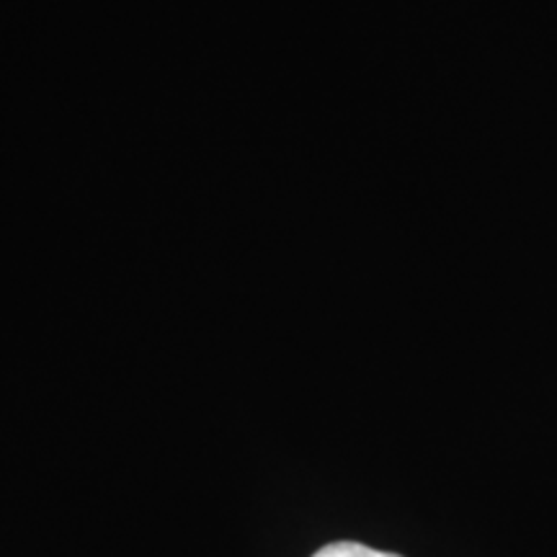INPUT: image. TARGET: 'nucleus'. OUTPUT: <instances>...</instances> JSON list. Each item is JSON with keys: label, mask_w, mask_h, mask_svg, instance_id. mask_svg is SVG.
<instances>
[{"label": "nucleus", "mask_w": 557, "mask_h": 557, "mask_svg": "<svg viewBox=\"0 0 557 557\" xmlns=\"http://www.w3.org/2000/svg\"><path fill=\"white\" fill-rule=\"evenodd\" d=\"M312 557H400V555L359 545V542H333V545L318 549Z\"/></svg>", "instance_id": "1"}]
</instances>
